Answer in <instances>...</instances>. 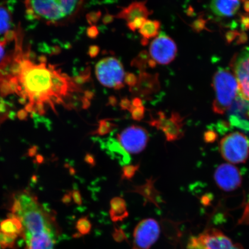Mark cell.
<instances>
[{"label": "cell", "instance_id": "7402d4cb", "mask_svg": "<svg viewBox=\"0 0 249 249\" xmlns=\"http://www.w3.org/2000/svg\"><path fill=\"white\" fill-rule=\"evenodd\" d=\"M117 126V124L110 120H101L99 121L97 128L90 133V135L104 136L110 133Z\"/></svg>", "mask_w": 249, "mask_h": 249}, {"label": "cell", "instance_id": "ac0fdd59", "mask_svg": "<svg viewBox=\"0 0 249 249\" xmlns=\"http://www.w3.org/2000/svg\"><path fill=\"white\" fill-rule=\"evenodd\" d=\"M12 24V15L9 9L4 5H0V36L11 40L15 38L16 31L11 29Z\"/></svg>", "mask_w": 249, "mask_h": 249}, {"label": "cell", "instance_id": "9c48e42d", "mask_svg": "<svg viewBox=\"0 0 249 249\" xmlns=\"http://www.w3.org/2000/svg\"><path fill=\"white\" fill-rule=\"evenodd\" d=\"M149 134L144 127L133 124L117 135V140L129 154L141 153L147 147Z\"/></svg>", "mask_w": 249, "mask_h": 249}, {"label": "cell", "instance_id": "e575fe53", "mask_svg": "<svg viewBox=\"0 0 249 249\" xmlns=\"http://www.w3.org/2000/svg\"><path fill=\"white\" fill-rule=\"evenodd\" d=\"M99 52V49L98 46H92L89 49V54L91 57H95L98 55Z\"/></svg>", "mask_w": 249, "mask_h": 249}, {"label": "cell", "instance_id": "2e32d148", "mask_svg": "<svg viewBox=\"0 0 249 249\" xmlns=\"http://www.w3.org/2000/svg\"><path fill=\"white\" fill-rule=\"evenodd\" d=\"M243 1L244 0H211L210 9L217 17L232 18L238 13Z\"/></svg>", "mask_w": 249, "mask_h": 249}, {"label": "cell", "instance_id": "52a82bcc", "mask_svg": "<svg viewBox=\"0 0 249 249\" xmlns=\"http://www.w3.org/2000/svg\"><path fill=\"white\" fill-rule=\"evenodd\" d=\"M189 249H244L241 244L233 242L229 236L216 229H208L193 236Z\"/></svg>", "mask_w": 249, "mask_h": 249}, {"label": "cell", "instance_id": "d4e9b609", "mask_svg": "<svg viewBox=\"0 0 249 249\" xmlns=\"http://www.w3.org/2000/svg\"><path fill=\"white\" fill-rule=\"evenodd\" d=\"M78 231L83 235L87 234L91 229V224L87 217L81 218L77 223Z\"/></svg>", "mask_w": 249, "mask_h": 249}, {"label": "cell", "instance_id": "836d02e7", "mask_svg": "<svg viewBox=\"0 0 249 249\" xmlns=\"http://www.w3.org/2000/svg\"><path fill=\"white\" fill-rule=\"evenodd\" d=\"M17 116L18 120L20 121L26 120L28 117V112L25 110L24 109H21V110L18 111Z\"/></svg>", "mask_w": 249, "mask_h": 249}, {"label": "cell", "instance_id": "8992f818", "mask_svg": "<svg viewBox=\"0 0 249 249\" xmlns=\"http://www.w3.org/2000/svg\"><path fill=\"white\" fill-rule=\"evenodd\" d=\"M219 149L222 157L233 164L245 162L249 156V140L240 132H233L221 140Z\"/></svg>", "mask_w": 249, "mask_h": 249}, {"label": "cell", "instance_id": "9a60e30c", "mask_svg": "<svg viewBox=\"0 0 249 249\" xmlns=\"http://www.w3.org/2000/svg\"><path fill=\"white\" fill-rule=\"evenodd\" d=\"M101 147L109 157L116 160L124 166L129 164L131 161V158L125 149L124 148L117 139L109 137L100 141Z\"/></svg>", "mask_w": 249, "mask_h": 249}, {"label": "cell", "instance_id": "3957f363", "mask_svg": "<svg viewBox=\"0 0 249 249\" xmlns=\"http://www.w3.org/2000/svg\"><path fill=\"white\" fill-rule=\"evenodd\" d=\"M85 0H24L26 13L34 19L50 25H61L80 13Z\"/></svg>", "mask_w": 249, "mask_h": 249}, {"label": "cell", "instance_id": "7c38bea8", "mask_svg": "<svg viewBox=\"0 0 249 249\" xmlns=\"http://www.w3.org/2000/svg\"><path fill=\"white\" fill-rule=\"evenodd\" d=\"M234 72L238 83V96L248 105L249 115V49H245L236 57Z\"/></svg>", "mask_w": 249, "mask_h": 249}, {"label": "cell", "instance_id": "f546056e", "mask_svg": "<svg viewBox=\"0 0 249 249\" xmlns=\"http://www.w3.org/2000/svg\"><path fill=\"white\" fill-rule=\"evenodd\" d=\"M9 41L11 40L8 39H0V62L5 57V46Z\"/></svg>", "mask_w": 249, "mask_h": 249}, {"label": "cell", "instance_id": "5b68a950", "mask_svg": "<svg viewBox=\"0 0 249 249\" xmlns=\"http://www.w3.org/2000/svg\"><path fill=\"white\" fill-rule=\"evenodd\" d=\"M95 74L101 85L107 88L120 89L124 87L126 74L123 64L116 58L102 59L96 65Z\"/></svg>", "mask_w": 249, "mask_h": 249}, {"label": "cell", "instance_id": "cb8c5ba5", "mask_svg": "<svg viewBox=\"0 0 249 249\" xmlns=\"http://www.w3.org/2000/svg\"><path fill=\"white\" fill-rule=\"evenodd\" d=\"M129 111L131 114V117L133 120L141 121L144 117L145 108L143 105L138 106V107H134L131 105Z\"/></svg>", "mask_w": 249, "mask_h": 249}, {"label": "cell", "instance_id": "5bb4252c", "mask_svg": "<svg viewBox=\"0 0 249 249\" xmlns=\"http://www.w3.org/2000/svg\"><path fill=\"white\" fill-rule=\"evenodd\" d=\"M157 180V179L151 177L146 179L144 184L133 185V188L127 192L134 193L142 196L144 199V204L151 203L157 208H160V204L163 202V200L161 198V193L155 188V183Z\"/></svg>", "mask_w": 249, "mask_h": 249}, {"label": "cell", "instance_id": "30bf717a", "mask_svg": "<svg viewBox=\"0 0 249 249\" xmlns=\"http://www.w3.org/2000/svg\"><path fill=\"white\" fill-rule=\"evenodd\" d=\"M160 232V226L155 219L147 218L140 221L134 230L132 249H151Z\"/></svg>", "mask_w": 249, "mask_h": 249}, {"label": "cell", "instance_id": "f35d334b", "mask_svg": "<svg viewBox=\"0 0 249 249\" xmlns=\"http://www.w3.org/2000/svg\"><path fill=\"white\" fill-rule=\"evenodd\" d=\"M36 160L37 161V162L40 164L43 163V160H44V158H43L42 155H36Z\"/></svg>", "mask_w": 249, "mask_h": 249}, {"label": "cell", "instance_id": "44dd1931", "mask_svg": "<svg viewBox=\"0 0 249 249\" xmlns=\"http://www.w3.org/2000/svg\"><path fill=\"white\" fill-rule=\"evenodd\" d=\"M161 23L158 20H147L139 29V33L143 37L142 44L145 45V41L155 38L159 36L160 29ZM146 45V44H145Z\"/></svg>", "mask_w": 249, "mask_h": 249}, {"label": "cell", "instance_id": "83f0119b", "mask_svg": "<svg viewBox=\"0 0 249 249\" xmlns=\"http://www.w3.org/2000/svg\"><path fill=\"white\" fill-rule=\"evenodd\" d=\"M137 81H138V79L132 73L126 74L125 78H124V83L129 86L130 88H133L136 86Z\"/></svg>", "mask_w": 249, "mask_h": 249}, {"label": "cell", "instance_id": "7a4b0ae2", "mask_svg": "<svg viewBox=\"0 0 249 249\" xmlns=\"http://www.w3.org/2000/svg\"><path fill=\"white\" fill-rule=\"evenodd\" d=\"M10 211L22 226L25 249H56L60 227L54 213L43 207L36 196L26 190L16 193Z\"/></svg>", "mask_w": 249, "mask_h": 249}, {"label": "cell", "instance_id": "f1b7e54d", "mask_svg": "<svg viewBox=\"0 0 249 249\" xmlns=\"http://www.w3.org/2000/svg\"><path fill=\"white\" fill-rule=\"evenodd\" d=\"M71 198L76 204L81 205L82 204V197L79 190L74 189L71 192Z\"/></svg>", "mask_w": 249, "mask_h": 249}, {"label": "cell", "instance_id": "1f68e13d", "mask_svg": "<svg viewBox=\"0 0 249 249\" xmlns=\"http://www.w3.org/2000/svg\"><path fill=\"white\" fill-rule=\"evenodd\" d=\"M85 161L91 166H95L96 165V160L94 157L91 154H87L85 156Z\"/></svg>", "mask_w": 249, "mask_h": 249}, {"label": "cell", "instance_id": "ba28073f", "mask_svg": "<svg viewBox=\"0 0 249 249\" xmlns=\"http://www.w3.org/2000/svg\"><path fill=\"white\" fill-rule=\"evenodd\" d=\"M182 118L177 112H172L167 117L163 111H159L157 118L151 116L147 123L151 126L155 127L162 132L167 142L177 141L183 136Z\"/></svg>", "mask_w": 249, "mask_h": 249}, {"label": "cell", "instance_id": "d590c367", "mask_svg": "<svg viewBox=\"0 0 249 249\" xmlns=\"http://www.w3.org/2000/svg\"><path fill=\"white\" fill-rule=\"evenodd\" d=\"M71 196L70 193L69 194H67L64 196L63 198H62V201L64 202L65 204L70 203L71 200Z\"/></svg>", "mask_w": 249, "mask_h": 249}, {"label": "cell", "instance_id": "d6a6232c", "mask_svg": "<svg viewBox=\"0 0 249 249\" xmlns=\"http://www.w3.org/2000/svg\"><path fill=\"white\" fill-rule=\"evenodd\" d=\"M87 34L89 38H95V37L97 36L98 34V30L97 28L95 26H92L89 27L87 30Z\"/></svg>", "mask_w": 249, "mask_h": 249}, {"label": "cell", "instance_id": "e0dca14e", "mask_svg": "<svg viewBox=\"0 0 249 249\" xmlns=\"http://www.w3.org/2000/svg\"><path fill=\"white\" fill-rule=\"evenodd\" d=\"M145 2H133L127 7L124 8L115 17L125 20L127 24L132 22L136 18H147L151 15Z\"/></svg>", "mask_w": 249, "mask_h": 249}, {"label": "cell", "instance_id": "277c9868", "mask_svg": "<svg viewBox=\"0 0 249 249\" xmlns=\"http://www.w3.org/2000/svg\"><path fill=\"white\" fill-rule=\"evenodd\" d=\"M215 98L213 110L216 113L223 114L229 110L238 95V83L234 75L228 70L217 71L213 78Z\"/></svg>", "mask_w": 249, "mask_h": 249}, {"label": "cell", "instance_id": "603a6c76", "mask_svg": "<svg viewBox=\"0 0 249 249\" xmlns=\"http://www.w3.org/2000/svg\"><path fill=\"white\" fill-rule=\"evenodd\" d=\"M140 163L127 164L124 166L122 168L121 180H130L132 179L140 169Z\"/></svg>", "mask_w": 249, "mask_h": 249}, {"label": "cell", "instance_id": "4316f807", "mask_svg": "<svg viewBox=\"0 0 249 249\" xmlns=\"http://www.w3.org/2000/svg\"><path fill=\"white\" fill-rule=\"evenodd\" d=\"M147 20V18H136L132 22L127 24V27L130 30L135 31L136 30L140 29Z\"/></svg>", "mask_w": 249, "mask_h": 249}, {"label": "cell", "instance_id": "74e56055", "mask_svg": "<svg viewBox=\"0 0 249 249\" xmlns=\"http://www.w3.org/2000/svg\"><path fill=\"white\" fill-rule=\"evenodd\" d=\"M6 111V107L4 102H0V114L5 113Z\"/></svg>", "mask_w": 249, "mask_h": 249}, {"label": "cell", "instance_id": "ffe728a7", "mask_svg": "<svg viewBox=\"0 0 249 249\" xmlns=\"http://www.w3.org/2000/svg\"><path fill=\"white\" fill-rule=\"evenodd\" d=\"M0 231L17 239L22 234V226L17 217L9 214L8 219L0 223Z\"/></svg>", "mask_w": 249, "mask_h": 249}, {"label": "cell", "instance_id": "d6986e66", "mask_svg": "<svg viewBox=\"0 0 249 249\" xmlns=\"http://www.w3.org/2000/svg\"><path fill=\"white\" fill-rule=\"evenodd\" d=\"M110 214L114 222H120L128 216L126 204L124 199L121 197L112 198L110 201Z\"/></svg>", "mask_w": 249, "mask_h": 249}, {"label": "cell", "instance_id": "4fadbf2b", "mask_svg": "<svg viewBox=\"0 0 249 249\" xmlns=\"http://www.w3.org/2000/svg\"><path fill=\"white\" fill-rule=\"evenodd\" d=\"M214 178L219 188L226 192H232L238 189L242 181L238 168L228 163L221 164L217 168Z\"/></svg>", "mask_w": 249, "mask_h": 249}, {"label": "cell", "instance_id": "4dcf8cb0", "mask_svg": "<svg viewBox=\"0 0 249 249\" xmlns=\"http://www.w3.org/2000/svg\"><path fill=\"white\" fill-rule=\"evenodd\" d=\"M132 102L128 99L125 98L122 99L120 102V107L121 110L129 111L131 107Z\"/></svg>", "mask_w": 249, "mask_h": 249}, {"label": "cell", "instance_id": "8d00e7d4", "mask_svg": "<svg viewBox=\"0 0 249 249\" xmlns=\"http://www.w3.org/2000/svg\"><path fill=\"white\" fill-rule=\"evenodd\" d=\"M37 147L36 146H33V147H31L29 149V152H28V154H29V157H33L34 156H35L37 152Z\"/></svg>", "mask_w": 249, "mask_h": 249}, {"label": "cell", "instance_id": "8fae6325", "mask_svg": "<svg viewBox=\"0 0 249 249\" xmlns=\"http://www.w3.org/2000/svg\"><path fill=\"white\" fill-rule=\"evenodd\" d=\"M177 53L176 43L164 34L156 37L149 47V54L152 60L160 65L171 63L175 59Z\"/></svg>", "mask_w": 249, "mask_h": 249}, {"label": "cell", "instance_id": "484cf974", "mask_svg": "<svg viewBox=\"0 0 249 249\" xmlns=\"http://www.w3.org/2000/svg\"><path fill=\"white\" fill-rule=\"evenodd\" d=\"M17 238L0 231V247L2 248H12L15 245Z\"/></svg>", "mask_w": 249, "mask_h": 249}, {"label": "cell", "instance_id": "6da1fadb", "mask_svg": "<svg viewBox=\"0 0 249 249\" xmlns=\"http://www.w3.org/2000/svg\"><path fill=\"white\" fill-rule=\"evenodd\" d=\"M13 51L0 62V95H17L18 102L29 105L34 113H46L48 106L65 104L74 93L80 92V81L62 72L45 57L36 56L24 45L19 31Z\"/></svg>", "mask_w": 249, "mask_h": 249}]
</instances>
